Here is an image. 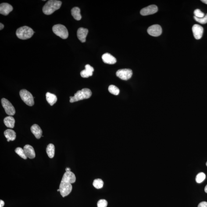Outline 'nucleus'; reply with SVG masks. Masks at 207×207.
<instances>
[{"instance_id": "f257e3e1", "label": "nucleus", "mask_w": 207, "mask_h": 207, "mask_svg": "<svg viewBox=\"0 0 207 207\" xmlns=\"http://www.w3.org/2000/svg\"><path fill=\"white\" fill-rule=\"evenodd\" d=\"M76 178L74 173L72 172H66L62 176L59 185V192L62 197L68 195L72 190V183L75 182Z\"/></svg>"}, {"instance_id": "f03ea898", "label": "nucleus", "mask_w": 207, "mask_h": 207, "mask_svg": "<svg viewBox=\"0 0 207 207\" xmlns=\"http://www.w3.org/2000/svg\"><path fill=\"white\" fill-rule=\"evenodd\" d=\"M62 2L56 0H50L48 1L43 8V12L45 15H50L55 11L60 9Z\"/></svg>"}, {"instance_id": "7ed1b4c3", "label": "nucleus", "mask_w": 207, "mask_h": 207, "mask_svg": "<svg viewBox=\"0 0 207 207\" xmlns=\"http://www.w3.org/2000/svg\"><path fill=\"white\" fill-rule=\"evenodd\" d=\"M92 92L90 89L84 88L78 91L73 97H70V102L73 103L82 100L87 99L91 97Z\"/></svg>"}, {"instance_id": "20e7f679", "label": "nucleus", "mask_w": 207, "mask_h": 207, "mask_svg": "<svg viewBox=\"0 0 207 207\" xmlns=\"http://www.w3.org/2000/svg\"><path fill=\"white\" fill-rule=\"evenodd\" d=\"M34 33V31L31 28L25 26L17 29L16 34L18 38L20 39L27 40L31 38Z\"/></svg>"}, {"instance_id": "39448f33", "label": "nucleus", "mask_w": 207, "mask_h": 207, "mask_svg": "<svg viewBox=\"0 0 207 207\" xmlns=\"http://www.w3.org/2000/svg\"><path fill=\"white\" fill-rule=\"evenodd\" d=\"M52 30L54 34L63 39H66L68 37V32L63 25H55L53 27Z\"/></svg>"}, {"instance_id": "423d86ee", "label": "nucleus", "mask_w": 207, "mask_h": 207, "mask_svg": "<svg viewBox=\"0 0 207 207\" xmlns=\"http://www.w3.org/2000/svg\"><path fill=\"white\" fill-rule=\"evenodd\" d=\"M21 98L26 105L32 106L34 105V97L31 93L26 90H22L20 91Z\"/></svg>"}, {"instance_id": "0eeeda50", "label": "nucleus", "mask_w": 207, "mask_h": 207, "mask_svg": "<svg viewBox=\"0 0 207 207\" xmlns=\"http://www.w3.org/2000/svg\"><path fill=\"white\" fill-rule=\"evenodd\" d=\"M1 103L2 107L5 109V112L9 116H14L16 113L14 108L11 102L5 98L1 99Z\"/></svg>"}, {"instance_id": "6e6552de", "label": "nucleus", "mask_w": 207, "mask_h": 207, "mask_svg": "<svg viewBox=\"0 0 207 207\" xmlns=\"http://www.w3.org/2000/svg\"><path fill=\"white\" fill-rule=\"evenodd\" d=\"M132 71L129 69H119L117 72L116 76L122 80L127 81L129 80L132 75Z\"/></svg>"}, {"instance_id": "1a4fd4ad", "label": "nucleus", "mask_w": 207, "mask_h": 207, "mask_svg": "<svg viewBox=\"0 0 207 207\" xmlns=\"http://www.w3.org/2000/svg\"><path fill=\"white\" fill-rule=\"evenodd\" d=\"M162 29L159 25H152L147 29V32L150 35L158 37L162 34Z\"/></svg>"}, {"instance_id": "9d476101", "label": "nucleus", "mask_w": 207, "mask_h": 207, "mask_svg": "<svg viewBox=\"0 0 207 207\" xmlns=\"http://www.w3.org/2000/svg\"><path fill=\"white\" fill-rule=\"evenodd\" d=\"M158 7L155 5H151L143 8L140 11V13L143 16L153 14L157 12Z\"/></svg>"}, {"instance_id": "9b49d317", "label": "nucleus", "mask_w": 207, "mask_h": 207, "mask_svg": "<svg viewBox=\"0 0 207 207\" xmlns=\"http://www.w3.org/2000/svg\"><path fill=\"white\" fill-rule=\"evenodd\" d=\"M192 31L194 38L199 40L202 38L203 33V28L198 24L194 25L192 27Z\"/></svg>"}, {"instance_id": "f8f14e48", "label": "nucleus", "mask_w": 207, "mask_h": 207, "mask_svg": "<svg viewBox=\"0 0 207 207\" xmlns=\"http://www.w3.org/2000/svg\"><path fill=\"white\" fill-rule=\"evenodd\" d=\"M11 5L7 3H3L0 5V13L4 16H7L13 10Z\"/></svg>"}, {"instance_id": "ddd939ff", "label": "nucleus", "mask_w": 207, "mask_h": 207, "mask_svg": "<svg viewBox=\"0 0 207 207\" xmlns=\"http://www.w3.org/2000/svg\"><path fill=\"white\" fill-rule=\"evenodd\" d=\"M88 30L84 28H80L77 31V37L81 42L84 43L86 40V37L88 34Z\"/></svg>"}, {"instance_id": "4468645a", "label": "nucleus", "mask_w": 207, "mask_h": 207, "mask_svg": "<svg viewBox=\"0 0 207 207\" xmlns=\"http://www.w3.org/2000/svg\"><path fill=\"white\" fill-rule=\"evenodd\" d=\"M85 69L81 72L80 75L83 78H87L89 76L93 75V72L94 71L93 68L90 65H87L85 66Z\"/></svg>"}, {"instance_id": "2eb2a0df", "label": "nucleus", "mask_w": 207, "mask_h": 207, "mask_svg": "<svg viewBox=\"0 0 207 207\" xmlns=\"http://www.w3.org/2000/svg\"><path fill=\"white\" fill-rule=\"evenodd\" d=\"M103 61L105 63L112 65L116 63L117 62L116 58L109 53L103 54L102 56Z\"/></svg>"}, {"instance_id": "dca6fc26", "label": "nucleus", "mask_w": 207, "mask_h": 207, "mask_svg": "<svg viewBox=\"0 0 207 207\" xmlns=\"http://www.w3.org/2000/svg\"><path fill=\"white\" fill-rule=\"evenodd\" d=\"M26 156L30 159H33L35 157V153L34 148L32 146L26 145L23 147Z\"/></svg>"}, {"instance_id": "f3484780", "label": "nucleus", "mask_w": 207, "mask_h": 207, "mask_svg": "<svg viewBox=\"0 0 207 207\" xmlns=\"http://www.w3.org/2000/svg\"><path fill=\"white\" fill-rule=\"evenodd\" d=\"M31 131L36 138L40 139L42 136V131L40 126L35 124L31 127Z\"/></svg>"}, {"instance_id": "a211bd4d", "label": "nucleus", "mask_w": 207, "mask_h": 207, "mask_svg": "<svg viewBox=\"0 0 207 207\" xmlns=\"http://www.w3.org/2000/svg\"><path fill=\"white\" fill-rule=\"evenodd\" d=\"M4 134H5V137L7 139V141L8 142L10 141H14L16 139V133L12 129H7L4 132Z\"/></svg>"}, {"instance_id": "6ab92c4d", "label": "nucleus", "mask_w": 207, "mask_h": 207, "mask_svg": "<svg viewBox=\"0 0 207 207\" xmlns=\"http://www.w3.org/2000/svg\"><path fill=\"white\" fill-rule=\"evenodd\" d=\"M4 122L5 126L8 127L13 128L14 127L15 119L11 116H9L5 117L4 119Z\"/></svg>"}, {"instance_id": "aec40b11", "label": "nucleus", "mask_w": 207, "mask_h": 207, "mask_svg": "<svg viewBox=\"0 0 207 207\" xmlns=\"http://www.w3.org/2000/svg\"><path fill=\"white\" fill-rule=\"evenodd\" d=\"M47 102L51 106L53 105L57 101V98L55 94L48 92L46 94Z\"/></svg>"}, {"instance_id": "412c9836", "label": "nucleus", "mask_w": 207, "mask_h": 207, "mask_svg": "<svg viewBox=\"0 0 207 207\" xmlns=\"http://www.w3.org/2000/svg\"><path fill=\"white\" fill-rule=\"evenodd\" d=\"M72 15L76 20H80L82 17L80 14V9L78 7H75L72 9Z\"/></svg>"}, {"instance_id": "4be33fe9", "label": "nucleus", "mask_w": 207, "mask_h": 207, "mask_svg": "<svg viewBox=\"0 0 207 207\" xmlns=\"http://www.w3.org/2000/svg\"><path fill=\"white\" fill-rule=\"evenodd\" d=\"M55 147L53 144H50L47 146L46 151L47 155L49 158H52L55 155Z\"/></svg>"}, {"instance_id": "5701e85b", "label": "nucleus", "mask_w": 207, "mask_h": 207, "mask_svg": "<svg viewBox=\"0 0 207 207\" xmlns=\"http://www.w3.org/2000/svg\"><path fill=\"white\" fill-rule=\"evenodd\" d=\"M93 185L97 189H99L103 187V181L101 179H96L94 181Z\"/></svg>"}, {"instance_id": "b1692460", "label": "nucleus", "mask_w": 207, "mask_h": 207, "mask_svg": "<svg viewBox=\"0 0 207 207\" xmlns=\"http://www.w3.org/2000/svg\"><path fill=\"white\" fill-rule=\"evenodd\" d=\"M108 90L111 94L115 95H118L120 92V90H119V89L116 86L113 85H111L109 86V88H108Z\"/></svg>"}, {"instance_id": "393cba45", "label": "nucleus", "mask_w": 207, "mask_h": 207, "mask_svg": "<svg viewBox=\"0 0 207 207\" xmlns=\"http://www.w3.org/2000/svg\"><path fill=\"white\" fill-rule=\"evenodd\" d=\"M15 152L21 157L24 159H27V157L25 153L24 150L20 147H17L15 150Z\"/></svg>"}, {"instance_id": "a878e982", "label": "nucleus", "mask_w": 207, "mask_h": 207, "mask_svg": "<svg viewBox=\"0 0 207 207\" xmlns=\"http://www.w3.org/2000/svg\"><path fill=\"white\" fill-rule=\"evenodd\" d=\"M205 178V175L202 172H201L197 175L196 178V181L198 183H200L203 181Z\"/></svg>"}, {"instance_id": "bb28decb", "label": "nucleus", "mask_w": 207, "mask_h": 207, "mask_svg": "<svg viewBox=\"0 0 207 207\" xmlns=\"http://www.w3.org/2000/svg\"><path fill=\"white\" fill-rule=\"evenodd\" d=\"M194 19L196 21L201 24H205L207 23V14L204 17L201 18H198L194 16Z\"/></svg>"}, {"instance_id": "cd10ccee", "label": "nucleus", "mask_w": 207, "mask_h": 207, "mask_svg": "<svg viewBox=\"0 0 207 207\" xmlns=\"http://www.w3.org/2000/svg\"><path fill=\"white\" fill-rule=\"evenodd\" d=\"M194 16L198 18H201L205 16V14L201 11L199 9H196L194 12Z\"/></svg>"}, {"instance_id": "c85d7f7f", "label": "nucleus", "mask_w": 207, "mask_h": 207, "mask_svg": "<svg viewBox=\"0 0 207 207\" xmlns=\"http://www.w3.org/2000/svg\"><path fill=\"white\" fill-rule=\"evenodd\" d=\"M108 204V202L106 200L100 199L98 201L97 206L98 207H107Z\"/></svg>"}, {"instance_id": "c756f323", "label": "nucleus", "mask_w": 207, "mask_h": 207, "mask_svg": "<svg viewBox=\"0 0 207 207\" xmlns=\"http://www.w3.org/2000/svg\"><path fill=\"white\" fill-rule=\"evenodd\" d=\"M198 207H207V202L203 201L200 203L199 204Z\"/></svg>"}, {"instance_id": "7c9ffc66", "label": "nucleus", "mask_w": 207, "mask_h": 207, "mask_svg": "<svg viewBox=\"0 0 207 207\" xmlns=\"http://www.w3.org/2000/svg\"><path fill=\"white\" fill-rule=\"evenodd\" d=\"M5 202L2 200H0V207H3L5 205Z\"/></svg>"}, {"instance_id": "2f4dec72", "label": "nucleus", "mask_w": 207, "mask_h": 207, "mask_svg": "<svg viewBox=\"0 0 207 207\" xmlns=\"http://www.w3.org/2000/svg\"><path fill=\"white\" fill-rule=\"evenodd\" d=\"M4 28V25L2 23H0V30H2Z\"/></svg>"}, {"instance_id": "473e14b6", "label": "nucleus", "mask_w": 207, "mask_h": 207, "mask_svg": "<svg viewBox=\"0 0 207 207\" xmlns=\"http://www.w3.org/2000/svg\"><path fill=\"white\" fill-rule=\"evenodd\" d=\"M66 172H70L71 171V169L70 168H66Z\"/></svg>"}, {"instance_id": "72a5a7b5", "label": "nucleus", "mask_w": 207, "mask_h": 207, "mask_svg": "<svg viewBox=\"0 0 207 207\" xmlns=\"http://www.w3.org/2000/svg\"><path fill=\"white\" fill-rule=\"evenodd\" d=\"M201 1V2L204 3L207 5V0H202V1Z\"/></svg>"}, {"instance_id": "f704fd0d", "label": "nucleus", "mask_w": 207, "mask_h": 207, "mask_svg": "<svg viewBox=\"0 0 207 207\" xmlns=\"http://www.w3.org/2000/svg\"><path fill=\"white\" fill-rule=\"evenodd\" d=\"M205 193H207V184L206 186H205Z\"/></svg>"}, {"instance_id": "c9c22d12", "label": "nucleus", "mask_w": 207, "mask_h": 207, "mask_svg": "<svg viewBox=\"0 0 207 207\" xmlns=\"http://www.w3.org/2000/svg\"><path fill=\"white\" fill-rule=\"evenodd\" d=\"M57 191H59V189H58V190H57Z\"/></svg>"}, {"instance_id": "e433bc0d", "label": "nucleus", "mask_w": 207, "mask_h": 207, "mask_svg": "<svg viewBox=\"0 0 207 207\" xmlns=\"http://www.w3.org/2000/svg\"><path fill=\"white\" fill-rule=\"evenodd\" d=\"M206 166H207V162L206 163Z\"/></svg>"}]
</instances>
